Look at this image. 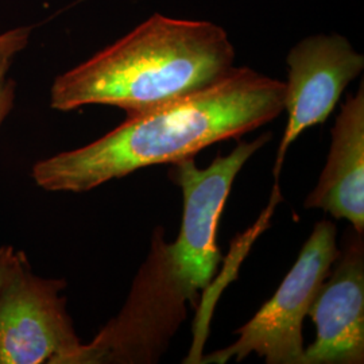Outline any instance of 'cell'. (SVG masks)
I'll use <instances>...</instances> for the list:
<instances>
[{"instance_id":"6da1fadb","label":"cell","mask_w":364,"mask_h":364,"mask_svg":"<svg viewBox=\"0 0 364 364\" xmlns=\"http://www.w3.org/2000/svg\"><path fill=\"white\" fill-rule=\"evenodd\" d=\"M285 82L234 68L204 90L139 115L76 150L37 162L33 178L50 192H88L135 170L171 165L236 139L284 111Z\"/></svg>"},{"instance_id":"7a4b0ae2","label":"cell","mask_w":364,"mask_h":364,"mask_svg":"<svg viewBox=\"0 0 364 364\" xmlns=\"http://www.w3.org/2000/svg\"><path fill=\"white\" fill-rule=\"evenodd\" d=\"M227 31L154 14L126 37L54 80L50 105H114L139 115L215 84L234 69Z\"/></svg>"},{"instance_id":"3957f363","label":"cell","mask_w":364,"mask_h":364,"mask_svg":"<svg viewBox=\"0 0 364 364\" xmlns=\"http://www.w3.org/2000/svg\"><path fill=\"white\" fill-rule=\"evenodd\" d=\"M165 240L164 230L156 228L123 309L90 344H81L68 364H151L161 359L188 316L186 305L196 306L197 299Z\"/></svg>"},{"instance_id":"277c9868","label":"cell","mask_w":364,"mask_h":364,"mask_svg":"<svg viewBox=\"0 0 364 364\" xmlns=\"http://www.w3.org/2000/svg\"><path fill=\"white\" fill-rule=\"evenodd\" d=\"M338 252L335 224L318 221L273 297L247 324L235 331L239 338L220 351L201 356L198 363L242 362L257 353L267 364H302V324Z\"/></svg>"},{"instance_id":"5b68a950","label":"cell","mask_w":364,"mask_h":364,"mask_svg":"<svg viewBox=\"0 0 364 364\" xmlns=\"http://www.w3.org/2000/svg\"><path fill=\"white\" fill-rule=\"evenodd\" d=\"M64 279L36 275L15 251L0 284V364H68L82 344L60 293Z\"/></svg>"},{"instance_id":"8992f818","label":"cell","mask_w":364,"mask_h":364,"mask_svg":"<svg viewBox=\"0 0 364 364\" xmlns=\"http://www.w3.org/2000/svg\"><path fill=\"white\" fill-rule=\"evenodd\" d=\"M270 138L266 132L251 142H240L230 156H216L207 169L197 168L195 156L170 166L169 177L183 196L181 230L170 250L182 278L196 294L210 285L221 262L218 228L235 178Z\"/></svg>"},{"instance_id":"52a82bcc","label":"cell","mask_w":364,"mask_h":364,"mask_svg":"<svg viewBox=\"0 0 364 364\" xmlns=\"http://www.w3.org/2000/svg\"><path fill=\"white\" fill-rule=\"evenodd\" d=\"M287 65L284 96L287 124L274 165L275 180L290 144L306 129L326 122L341 93L363 72L364 57L343 36L318 34L299 42L287 54Z\"/></svg>"},{"instance_id":"ba28073f","label":"cell","mask_w":364,"mask_h":364,"mask_svg":"<svg viewBox=\"0 0 364 364\" xmlns=\"http://www.w3.org/2000/svg\"><path fill=\"white\" fill-rule=\"evenodd\" d=\"M335 263L308 312L316 338L302 364L364 363L363 234L352 228L344 235Z\"/></svg>"},{"instance_id":"9c48e42d","label":"cell","mask_w":364,"mask_h":364,"mask_svg":"<svg viewBox=\"0 0 364 364\" xmlns=\"http://www.w3.org/2000/svg\"><path fill=\"white\" fill-rule=\"evenodd\" d=\"M304 205L350 221L356 232H364L363 84L338 112L326 168Z\"/></svg>"},{"instance_id":"30bf717a","label":"cell","mask_w":364,"mask_h":364,"mask_svg":"<svg viewBox=\"0 0 364 364\" xmlns=\"http://www.w3.org/2000/svg\"><path fill=\"white\" fill-rule=\"evenodd\" d=\"M28 28H18L0 36V127L13 109L15 82L7 76L16 53L26 46Z\"/></svg>"},{"instance_id":"8fae6325","label":"cell","mask_w":364,"mask_h":364,"mask_svg":"<svg viewBox=\"0 0 364 364\" xmlns=\"http://www.w3.org/2000/svg\"><path fill=\"white\" fill-rule=\"evenodd\" d=\"M13 252V246H3V247H0V284H1L3 275H4V272L7 269V264L10 262Z\"/></svg>"}]
</instances>
